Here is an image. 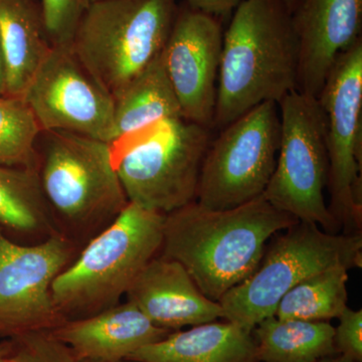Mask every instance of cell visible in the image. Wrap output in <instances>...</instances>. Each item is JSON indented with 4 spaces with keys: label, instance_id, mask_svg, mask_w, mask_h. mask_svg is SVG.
I'll return each mask as SVG.
<instances>
[{
    "label": "cell",
    "instance_id": "1",
    "mask_svg": "<svg viewBox=\"0 0 362 362\" xmlns=\"http://www.w3.org/2000/svg\"><path fill=\"white\" fill-rule=\"evenodd\" d=\"M298 221L262 195L226 209L190 202L165 214L158 255L181 264L199 289L218 302L256 270L267 243Z\"/></svg>",
    "mask_w": 362,
    "mask_h": 362
},
{
    "label": "cell",
    "instance_id": "2",
    "mask_svg": "<svg viewBox=\"0 0 362 362\" xmlns=\"http://www.w3.org/2000/svg\"><path fill=\"white\" fill-rule=\"evenodd\" d=\"M298 42L285 0H244L223 33L213 129L297 90Z\"/></svg>",
    "mask_w": 362,
    "mask_h": 362
},
{
    "label": "cell",
    "instance_id": "3",
    "mask_svg": "<svg viewBox=\"0 0 362 362\" xmlns=\"http://www.w3.org/2000/svg\"><path fill=\"white\" fill-rule=\"evenodd\" d=\"M37 154L40 188L57 232L75 244L89 242L129 204L109 143L42 130Z\"/></svg>",
    "mask_w": 362,
    "mask_h": 362
},
{
    "label": "cell",
    "instance_id": "4",
    "mask_svg": "<svg viewBox=\"0 0 362 362\" xmlns=\"http://www.w3.org/2000/svg\"><path fill=\"white\" fill-rule=\"evenodd\" d=\"M164 220L165 214L129 202L113 223L86 243L52 284V299L66 321L120 303L160 252Z\"/></svg>",
    "mask_w": 362,
    "mask_h": 362
},
{
    "label": "cell",
    "instance_id": "5",
    "mask_svg": "<svg viewBox=\"0 0 362 362\" xmlns=\"http://www.w3.org/2000/svg\"><path fill=\"white\" fill-rule=\"evenodd\" d=\"M176 0H100L86 6L70 47L115 100L163 52Z\"/></svg>",
    "mask_w": 362,
    "mask_h": 362
},
{
    "label": "cell",
    "instance_id": "6",
    "mask_svg": "<svg viewBox=\"0 0 362 362\" xmlns=\"http://www.w3.org/2000/svg\"><path fill=\"white\" fill-rule=\"evenodd\" d=\"M211 130L180 117L109 143L128 201L163 214L195 202Z\"/></svg>",
    "mask_w": 362,
    "mask_h": 362
},
{
    "label": "cell",
    "instance_id": "7",
    "mask_svg": "<svg viewBox=\"0 0 362 362\" xmlns=\"http://www.w3.org/2000/svg\"><path fill=\"white\" fill-rule=\"evenodd\" d=\"M279 233L267 245L256 270L221 298L223 320L252 331L305 279L334 267L361 268V233L339 235L298 221Z\"/></svg>",
    "mask_w": 362,
    "mask_h": 362
},
{
    "label": "cell",
    "instance_id": "8",
    "mask_svg": "<svg viewBox=\"0 0 362 362\" xmlns=\"http://www.w3.org/2000/svg\"><path fill=\"white\" fill-rule=\"evenodd\" d=\"M280 145L262 197L299 221L335 233L339 223L326 204L329 178L325 117L316 97L292 90L280 103Z\"/></svg>",
    "mask_w": 362,
    "mask_h": 362
},
{
    "label": "cell",
    "instance_id": "9",
    "mask_svg": "<svg viewBox=\"0 0 362 362\" xmlns=\"http://www.w3.org/2000/svg\"><path fill=\"white\" fill-rule=\"evenodd\" d=\"M220 131L206 150L195 199L211 209H232L265 192L280 145L279 104H259Z\"/></svg>",
    "mask_w": 362,
    "mask_h": 362
},
{
    "label": "cell",
    "instance_id": "10",
    "mask_svg": "<svg viewBox=\"0 0 362 362\" xmlns=\"http://www.w3.org/2000/svg\"><path fill=\"white\" fill-rule=\"evenodd\" d=\"M317 99L325 117L329 211L339 225L358 230L362 221L361 39L338 57Z\"/></svg>",
    "mask_w": 362,
    "mask_h": 362
},
{
    "label": "cell",
    "instance_id": "11",
    "mask_svg": "<svg viewBox=\"0 0 362 362\" xmlns=\"http://www.w3.org/2000/svg\"><path fill=\"white\" fill-rule=\"evenodd\" d=\"M75 243L59 233L23 245L0 228V337L52 331L66 322L52 288L75 259Z\"/></svg>",
    "mask_w": 362,
    "mask_h": 362
},
{
    "label": "cell",
    "instance_id": "12",
    "mask_svg": "<svg viewBox=\"0 0 362 362\" xmlns=\"http://www.w3.org/2000/svg\"><path fill=\"white\" fill-rule=\"evenodd\" d=\"M23 98L42 130L111 142L113 98L81 63L70 45L52 47Z\"/></svg>",
    "mask_w": 362,
    "mask_h": 362
},
{
    "label": "cell",
    "instance_id": "13",
    "mask_svg": "<svg viewBox=\"0 0 362 362\" xmlns=\"http://www.w3.org/2000/svg\"><path fill=\"white\" fill-rule=\"evenodd\" d=\"M223 32L218 18L187 6L178 9L162 52L181 114L213 129Z\"/></svg>",
    "mask_w": 362,
    "mask_h": 362
},
{
    "label": "cell",
    "instance_id": "14",
    "mask_svg": "<svg viewBox=\"0 0 362 362\" xmlns=\"http://www.w3.org/2000/svg\"><path fill=\"white\" fill-rule=\"evenodd\" d=\"M291 16L297 90L318 98L338 57L361 39L362 0H301Z\"/></svg>",
    "mask_w": 362,
    "mask_h": 362
},
{
    "label": "cell",
    "instance_id": "15",
    "mask_svg": "<svg viewBox=\"0 0 362 362\" xmlns=\"http://www.w3.org/2000/svg\"><path fill=\"white\" fill-rule=\"evenodd\" d=\"M157 327L173 331L223 319L218 302L199 289L185 267L157 255L125 295Z\"/></svg>",
    "mask_w": 362,
    "mask_h": 362
},
{
    "label": "cell",
    "instance_id": "16",
    "mask_svg": "<svg viewBox=\"0 0 362 362\" xmlns=\"http://www.w3.org/2000/svg\"><path fill=\"white\" fill-rule=\"evenodd\" d=\"M52 332L77 361L122 362L173 331L157 327L137 307L125 301L94 315L66 321Z\"/></svg>",
    "mask_w": 362,
    "mask_h": 362
},
{
    "label": "cell",
    "instance_id": "17",
    "mask_svg": "<svg viewBox=\"0 0 362 362\" xmlns=\"http://www.w3.org/2000/svg\"><path fill=\"white\" fill-rule=\"evenodd\" d=\"M131 362H259L252 331L228 322L204 323L143 346Z\"/></svg>",
    "mask_w": 362,
    "mask_h": 362
},
{
    "label": "cell",
    "instance_id": "18",
    "mask_svg": "<svg viewBox=\"0 0 362 362\" xmlns=\"http://www.w3.org/2000/svg\"><path fill=\"white\" fill-rule=\"evenodd\" d=\"M0 42L6 64V95L23 97L52 49L35 0H0Z\"/></svg>",
    "mask_w": 362,
    "mask_h": 362
},
{
    "label": "cell",
    "instance_id": "19",
    "mask_svg": "<svg viewBox=\"0 0 362 362\" xmlns=\"http://www.w3.org/2000/svg\"><path fill=\"white\" fill-rule=\"evenodd\" d=\"M114 104L110 143L130 137L161 121L182 117L162 54L114 100Z\"/></svg>",
    "mask_w": 362,
    "mask_h": 362
},
{
    "label": "cell",
    "instance_id": "20",
    "mask_svg": "<svg viewBox=\"0 0 362 362\" xmlns=\"http://www.w3.org/2000/svg\"><path fill=\"white\" fill-rule=\"evenodd\" d=\"M328 321L264 319L252 329L259 362H316L338 354Z\"/></svg>",
    "mask_w": 362,
    "mask_h": 362
},
{
    "label": "cell",
    "instance_id": "21",
    "mask_svg": "<svg viewBox=\"0 0 362 362\" xmlns=\"http://www.w3.org/2000/svg\"><path fill=\"white\" fill-rule=\"evenodd\" d=\"M0 228L9 238H39L57 233L40 188L37 168L0 165Z\"/></svg>",
    "mask_w": 362,
    "mask_h": 362
},
{
    "label": "cell",
    "instance_id": "22",
    "mask_svg": "<svg viewBox=\"0 0 362 362\" xmlns=\"http://www.w3.org/2000/svg\"><path fill=\"white\" fill-rule=\"evenodd\" d=\"M349 269L334 267L305 279L286 293L275 315L280 319L328 321L347 308Z\"/></svg>",
    "mask_w": 362,
    "mask_h": 362
},
{
    "label": "cell",
    "instance_id": "23",
    "mask_svg": "<svg viewBox=\"0 0 362 362\" xmlns=\"http://www.w3.org/2000/svg\"><path fill=\"white\" fill-rule=\"evenodd\" d=\"M39 121L23 97L0 96V165L37 168Z\"/></svg>",
    "mask_w": 362,
    "mask_h": 362
},
{
    "label": "cell",
    "instance_id": "24",
    "mask_svg": "<svg viewBox=\"0 0 362 362\" xmlns=\"http://www.w3.org/2000/svg\"><path fill=\"white\" fill-rule=\"evenodd\" d=\"M13 362H76L68 346L51 330L33 331L13 337L11 344Z\"/></svg>",
    "mask_w": 362,
    "mask_h": 362
},
{
    "label": "cell",
    "instance_id": "25",
    "mask_svg": "<svg viewBox=\"0 0 362 362\" xmlns=\"http://www.w3.org/2000/svg\"><path fill=\"white\" fill-rule=\"evenodd\" d=\"M85 7V0H42L40 11L52 47L71 44Z\"/></svg>",
    "mask_w": 362,
    "mask_h": 362
},
{
    "label": "cell",
    "instance_id": "26",
    "mask_svg": "<svg viewBox=\"0 0 362 362\" xmlns=\"http://www.w3.org/2000/svg\"><path fill=\"white\" fill-rule=\"evenodd\" d=\"M334 344L338 354L356 362L362 361V310L347 307L338 317Z\"/></svg>",
    "mask_w": 362,
    "mask_h": 362
},
{
    "label": "cell",
    "instance_id": "27",
    "mask_svg": "<svg viewBox=\"0 0 362 362\" xmlns=\"http://www.w3.org/2000/svg\"><path fill=\"white\" fill-rule=\"evenodd\" d=\"M244 0H185L189 8L209 16H226L232 13Z\"/></svg>",
    "mask_w": 362,
    "mask_h": 362
},
{
    "label": "cell",
    "instance_id": "28",
    "mask_svg": "<svg viewBox=\"0 0 362 362\" xmlns=\"http://www.w3.org/2000/svg\"><path fill=\"white\" fill-rule=\"evenodd\" d=\"M7 74L6 58H4V49L0 42V96L6 95Z\"/></svg>",
    "mask_w": 362,
    "mask_h": 362
},
{
    "label": "cell",
    "instance_id": "29",
    "mask_svg": "<svg viewBox=\"0 0 362 362\" xmlns=\"http://www.w3.org/2000/svg\"><path fill=\"white\" fill-rule=\"evenodd\" d=\"M11 345L0 341V362H13L11 361Z\"/></svg>",
    "mask_w": 362,
    "mask_h": 362
},
{
    "label": "cell",
    "instance_id": "30",
    "mask_svg": "<svg viewBox=\"0 0 362 362\" xmlns=\"http://www.w3.org/2000/svg\"><path fill=\"white\" fill-rule=\"evenodd\" d=\"M316 362H356L347 357L341 356V354H335V356L325 357V358L320 359Z\"/></svg>",
    "mask_w": 362,
    "mask_h": 362
},
{
    "label": "cell",
    "instance_id": "31",
    "mask_svg": "<svg viewBox=\"0 0 362 362\" xmlns=\"http://www.w3.org/2000/svg\"><path fill=\"white\" fill-rule=\"evenodd\" d=\"M286 4H287L288 9H289L290 13H293V11L296 9V7L299 6L300 2H301V0H285Z\"/></svg>",
    "mask_w": 362,
    "mask_h": 362
},
{
    "label": "cell",
    "instance_id": "32",
    "mask_svg": "<svg viewBox=\"0 0 362 362\" xmlns=\"http://www.w3.org/2000/svg\"><path fill=\"white\" fill-rule=\"evenodd\" d=\"M100 1V0H85V6H89V4H93V2ZM86 8V7H85Z\"/></svg>",
    "mask_w": 362,
    "mask_h": 362
},
{
    "label": "cell",
    "instance_id": "33",
    "mask_svg": "<svg viewBox=\"0 0 362 362\" xmlns=\"http://www.w3.org/2000/svg\"><path fill=\"white\" fill-rule=\"evenodd\" d=\"M76 362H99V361H85V359H81V361H77Z\"/></svg>",
    "mask_w": 362,
    "mask_h": 362
},
{
    "label": "cell",
    "instance_id": "34",
    "mask_svg": "<svg viewBox=\"0 0 362 362\" xmlns=\"http://www.w3.org/2000/svg\"><path fill=\"white\" fill-rule=\"evenodd\" d=\"M122 362H131V361H122Z\"/></svg>",
    "mask_w": 362,
    "mask_h": 362
}]
</instances>
